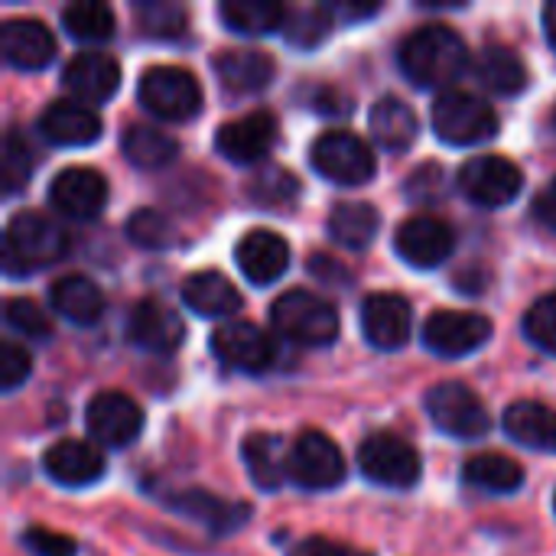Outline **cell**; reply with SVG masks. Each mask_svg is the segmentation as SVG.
<instances>
[{
	"mask_svg": "<svg viewBox=\"0 0 556 556\" xmlns=\"http://www.w3.org/2000/svg\"><path fill=\"white\" fill-rule=\"evenodd\" d=\"M534 218H538L541 225H547L551 231H556V176L554 182L534 199Z\"/></svg>",
	"mask_w": 556,
	"mask_h": 556,
	"instance_id": "obj_49",
	"label": "cell"
},
{
	"mask_svg": "<svg viewBox=\"0 0 556 556\" xmlns=\"http://www.w3.org/2000/svg\"><path fill=\"white\" fill-rule=\"evenodd\" d=\"M368 124H371V137L391 153L410 150L420 137V121H417L414 108L401 98H381L371 108Z\"/></svg>",
	"mask_w": 556,
	"mask_h": 556,
	"instance_id": "obj_28",
	"label": "cell"
},
{
	"mask_svg": "<svg viewBox=\"0 0 556 556\" xmlns=\"http://www.w3.org/2000/svg\"><path fill=\"white\" fill-rule=\"evenodd\" d=\"M215 78L225 94H257L274 81V59L261 49H222L212 59Z\"/></svg>",
	"mask_w": 556,
	"mask_h": 556,
	"instance_id": "obj_22",
	"label": "cell"
},
{
	"mask_svg": "<svg viewBox=\"0 0 556 556\" xmlns=\"http://www.w3.org/2000/svg\"><path fill=\"white\" fill-rule=\"evenodd\" d=\"M287 42L296 49H313L332 33V10L329 7H293L283 20Z\"/></svg>",
	"mask_w": 556,
	"mask_h": 556,
	"instance_id": "obj_37",
	"label": "cell"
},
{
	"mask_svg": "<svg viewBox=\"0 0 556 556\" xmlns=\"http://www.w3.org/2000/svg\"><path fill=\"white\" fill-rule=\"evenodd\" d=\"M212 352L218 362H225L228 368L235 371H248V375H261L274 365L277 358V349H274V339L254 326V323H244V319H231V323H222L215 332H212Z\"/></svg>",
	"mask_w": 556,
	"mask_h": 556,
	"instance_id": "obj_13",
	"label": "cell"
},
{
	"mask_svg": "<svg viewBox=\"0 0 556 556\" xmlns=\"http://www.w3.org/2000/svg\"><path fill=\"white\" fill-rule=\"evenodd\" d=\"M463 479L479 489V492H492V495H511L525 485V469L502 453H479L463 466Z\"/></svg>",
	"mask_w": 556,
	"mask_h": 556,
	"instance_id": "obj_34",
	"label": "cell"
},
{
	"mask_svg": "<svg viewBox=\"0 0 556 556\" xmlns=\"http://www.w3.org/2000/svg\"><path fill=\"white\" fill-rule=\"evenodd\" d=\"M397 62L414 85L446 88L469 68V46L456 29L443 23H427L401 42Z\"/></svg>",
	"mask_w": 556,
	"mask_h": 556,
	"instance_id": "obj_1",
	"label": "cell"
},
{
	"mask_svg": "<svg viewBox=\"0 0 556 556\" xmlns=\"http://www.w3.org/2000/svg\"><path fill=\"white\" fill-rule=\"evenodd\" d=\"M309 163L323 179L339 182V186H362L378 169L371 147L349 130L319 134L309 147Z\"/></svg>",
	"mask_w": 556,
	"mask_h": 556,
	"instance_id": "obj_8",
	"label": "cell"
},
{
	"mask_svg": "<svg viewBox=\"0 0 556 556\" xmlns=\"http://www.w3.org/2000/svg\"><path fill=\"white\" fill-rule=\"evenodd\" d=\"M39 134L55 147H88L101 137V117L81 101H52L39 114Z\"/></svg>",
	"mask_w": 556,
	"mask_h": 556,
	"instance_id": "obj_24",
	"label": "cell"
},
{
	"mask_svg": "<svg viewBox=\"0 0 556 556\" xmlns=\"http://www.w3.org/2000/svg\"><path fill=\"white\" fill-rule=\"evenodd\" d=\"M521 329H525V339H528L534 349H541V352H547V355H556V293L538 300V303L528 309Z\"/></svg>",
	"mask_w": 556,
	"mask_h": 556,
	"instance_id": "obj_42",
	"label": "cell"
},
{
	"mask_svg": "<svg viewBox=\"0 0 556 556\" xmlns=\"http://www.w3.org/2000/svg\"><path fill=\"white\" fill-rule=\"evenodd\" d=\"M277 134H280V124L270 111H251L218 127L215 150L231 163H257L274 150Z\"/></svg>",
	"mask_w": 556,
	"mask_h": 556,
	"instance_id": "obj_16",
	"label": "cell"
},
{
	"mask_svg": "<svg viewBox=\"0 0 556 556\" xmlns=\"http://www.w3.org/2000/svg\"><path fill=\"white\" fill-rule=\"evenodd\" d=\"M326 228L336 244H342L349 251H365L381 228V215L368 202H339V205H332Z\"/></svg>",
	"mask_w": 556,
	"mask_h": 556,
	"instance_id": "obj_31",
	"label": "cell"
},
{
	"mask_svg": "<svg viewBox=\"0 0 556 556\" xmlns=\"http://www.w3.org/2000/svg\"><path fill=\"white\" fill-rule=\"evenodd\" d=\"M492 339V323L482 313L437 309L424 323V345L440 358H463Z\"/></svg>",
	"mask_w": 556,
	"mask_h": 556,
	"instance_id": "obj_11",
	"label": "cell"
},
{
	"mask_svg": "<svg viewBox=\"0 0 556 556\" xmlns=\"http://www.w3.org/2000/svg\"><path fill=\"white\" fill-rule=\"evenodd\" d=\"M166 508L176 515H186L199 525H205L212 534H231L244 525V518L251 515L248 505H235V502H222L212 492L202 489H186V492H173V498H166Z\"/></svg>",
	"mask_w": 556,
	"mask_h": 556,
	"instance_id": "obj_26",
	"label": "cell"
},
{
	"mask_svg": "<svg viewBox=\"0 0 556 556\" xmlns=\"http://www.w3.org/2000/svg\"><path fill=\"white\" fill-rule=\"evenodd\" d=\"M358 466L368 482H375L381 489H394V492L414 489L424 476L420 453L394 433L365 437L358 446Z\"/></svg>",
	"mask_w": 556,
	"mask_h": 556,
	"instance_id": "obj_6",
	"label": "cell"
},
{
	"mask_svg": "<svg viewBox=\"0 0 556 556\" xmlns=\"http://www.w3.org/2000/svg\"><path fill=\"white\" fill-rule=\"evenodd\" d=\"M62 88L72 94V101L81 104H104L121 88V65L108 52H78L62 68Z\"/></svg>",
	"mask_w": 556,
	"mask_h": 556,
	"instance_id": "obj_15",
	"label": "cell"
},
{
	"mask_svg": "<svg viewBox=\"0 0 556 556\" xmlns=\"http://www.w3.org/2000/svg\"><path fill=\"white\" fill-rule=\"evenodd\" d=\"M459 189L479 208H505L521 195L525 173L508 156L482 153L459 169Z\"/></svg>",
	"mask_w": 556,
	"mask_h": 556,
	"instance_id": "obj_10",
	"label": "cell"
},
{
	"mask_svg": "<svg viewBox=\"0 0 556 556\" xmlns=\"http://www.w3.org/2000/svg\"><path fill=\"white\" fill-rule=\"evenodd\" d=\"M3 59L20 72H39L55 59V39L42 20H7L0 29Z\"/></svg>",
	"mask_w": 556,
	"mask_h": 556,
	"instance_id": "obj_23",
	"label": "cell"
},
{
	"mask_svg": "<svg viewBox=\"0 0 556 556\" xmlns=\"http://www.w3.org/2000/svg\"><path fill=\"white\" fill-rule=\"evenodd\" d=\"M544 33H547V42L556 49V0L544 7Z\"/></svg>",
	"mask_w": 556,
	"mask_h": 556,
	"instance_id": "obj_51",
	"label": "cell"
},
{
	"mask_svg": "<svg viewBox=\"0 0 556 556\" xmlns=\"http://www.w3.org/2000/svg\"><path fill=\"white\" fill-rule=\"evenodd\" d=\"M85 427L94 443L108 450L130 446L143 430V410L134 397L121 391H101L85 407Z\"/></svg>",
	"mask_w": 556,
	"mask_h": 556,
	"instance_id": "obj_12",
	"label": "cell"
},
{
	"mask_svg": "<svg viewBox=\"0 0 556 556\" xmlns=\"http://www.w3.org/2000/svg\"><path fill=\"white\" fill-rule=\"evenodd\" d=\"M287 556H371L365 551H355L349 544H339V541H329V538H306L300 541Z\"/></svg>",
	"mask_w": 556,
	"mask_h": 556,
	"instance_id": "obj_47",
	"label": "cell"
},
{
	"mask_svg": "<svg viewBox=\"0 0 556 556\" xmlns=\"http://www.w3.org/2000/svg\"><path fill=\"white\" fill-rule=\"evenodd\" d=\"M29 173H33V150H29V143H26L16 130H10L7 140H3V160H0V182H3V192H7V195L20 192V189L26 186Z\"/></svg>",
	"mask_w": 556,
	"mask_h": 556,
	"instance_id": "obj_40",
	"label": "cell"
},
{
	"mask_svg": "<svg viewBox=\"0 0 556 556\" xmlns=\"http://www.w3.org/2000/svg\"><path fill=\"white\" fill-rule=\"evenodd\" d=\"M287 479L306 492H329L345 482V456L326 433L306 430L287 453Z\"/></svg>",
	"mask_w": 556,
	"mask_h": 556,
	"instance_id": "obj_9",
	"label": "cell"
},
{
	"mask_svg": "<svg viewBox=\"0 0 556 556\" xmlns=\"http://www.w3.org/2000/svg\"><path fill=\"white\" fill-rule=\"evenodd\" d=\"M121 153L137 169H163L176 160L179 147L166 130H156L150 124H130L121 134Z\"/></svg>",
	"mask_w": 556,
	"mask_h": 556,
	"instance_id": "obj_33",
	"label": "cell"
},
{
	"mask_svg": "<svg viewBox=\"0 0 556 556\" xmlns=\"http://www.w3.org/2000/svg\"><path fill=\"white\" fill-rule=\"evenodd\" d=\"M551 124H554V130H556V108H554V114H551Z\"/></svg>",
	"mask_w": 556,
	"mask_h": 556,
	"instance_id": "obj_52",
	"label": "cell"
},
{
	"mask_svg": "<svg viewBox=\"0 0 556 556\" xmlns=\"http://www.w3.org/2000/svg\"><path fill=\"white\" fill-rule=\"evenodd\" d=\"M114 10L101 0H75L62 10V26L72 39L104 42L114 36Z\"/></svg>",
	"mask_w": 556,
	"mask_h": 556,
	"instance_id": "obj_36",
	"label": "cell"
},
{
	"mask_svg": "<svg viewBox=\"0 0 556 556\" xmlns=\"http://www.w3.org/2000/svg\"><path fill=\"white\" fill-rule=\"evenodd\" d=\"M20 544L33 556H78V544L68 534L49 531V528H26Z\"/></svg>",
	"mask_w": 556,
	"mask_h": 556,
	"instance_id": "obj_44",
	"label": "cell"
},
{
	"mask_svg": "<svg viewBox=\"0 0 556 556\" xmlns=\"http://www.w3.org/2000/svg\"><path fill=\"white\" fill-rule=\"evenodd\" d=\"M274 329L293 345L326 349L339 339V309L313 290H287L270 306Z\"/></svg>",
	"mask_w": 556,
	"mask_h": 556,
	"instance_id": "obj_3",
	"label": "cell"
},
{
	"mask_svg": "<svg viewBox=\"0 0 556 556\" xmlns=\"http://www.w3.org/2000/svg\"><path fill=\"white\" fill-rule=\"evenodd\" d=\"M446 176L440 173V166H424L420 173L410 176L407 182V195L417 202H437L440 195H446Z\"/></svg>",
	"mask_w": 556,
	"mask_h": 556,
	"instance_id": "obj_46",
	"label": "cell"
},
{
	"mask_svg": "<svg viewBox=\"0 0 556 556\" xmlns=\"http://www.w3.org/2000/svg\"><path fill=\"white\" fill-rule=\"evenodd\" d=\"M46 476L62 489H88L104 476V453L88 440H59L42 456Z\"/></svg>",
	"mask_w": 556,
	"mask_h": 556,
	"instance_id": "obj_20",
	"label": "cell"
},
{
	"mask_svg": "<svg viewBox=\"0 0 556 556\" xmlns=\"http://www.w3.org/2000/svg\"><path fill=\"white\" fill-rule=\"evenodd\" d=\"M472 68H476V78L485 91L511 98V94L528 88V65L508 46H485L479 52V59L472 62Z\"/></svg>",
	"mask_w": 556,
	"mask_h": 556,
	"instance_id": "obj_30",
	"label": "cell"
},
{
	"mask_svg": "<svg viewBox=\"0 0 556 556\" xmlns=\"http://www.w3.org/2000/svg\"><path fill=\"white\" fill-rule=\"evenodd\" d=\"M505 433L538 453H556V410L538 401H518L502 417Z\"/></svg>",
	"mask_w": 556,
	"mask_h": 556,
	"instance_id": "obj_27",
	"label": "cell"
},
{
	"mask_svg": "<svg viewBox=\"0 0 556 556\" xmlns=\"http://www.w3.org/2000/svg\"><path fill=\"white\" fill-rule=\"evenodd\" d=\"M362 332L381 352H397L410 342V303L397 293H371L362 303Z\"/></svg>",
	"mask_w": 556,
	"mask_h": 556,
	"instance_id": "obj_18",
	"label": "cell"
},
{
	"mask_svg": "<svg viewBox=\"0 0 556 556\" xmlns=\"http://www.w3.org/2000/svg\"><path fill=\"white\" fill-rule=\"evenodd\" d=\"M127 339L150 355H169L182 345L186 326L169 306L156 300H140L127 316Z\"/></svg>",
	"mask_w": 556,
	"mask_h": 556,
	"instance_id": "obj_21",
	"label": "cell"
},
{
	"mask_svg": "<svg viewBox=\"0 0 556 556\" xmlns=\"http://www.w3.org/2000/svg\"><path fill=\"white\" fill-rule=\"evenodd\" d=\"M218 16L228 29L241 36H264L283 26L287 7L270 3V0H228V3H218Z\"/></svg>",
	"mask_w": 556,
	"mask_h": 556,
	"instance_id": "obj_35",
	"label": "cell"
},
{
	"mask_svg": "<svg viewBox=\"0 0 556 556\" xmlns=\"http://www.w3.org/2000/svg\"><path fill=\"white\" fill-rule=\"evenodd\" d=\"M108 179L91 166H68L49 186V205L65 218H94L108 202Z\"/></svg>",
	"mask_w": 556,
	"mask_h": 556,
	"instance_id": "obj_17",
	"label": "cell"
},
{
	"mask_svg": "<svg viewBox=\"0 0 556 556\" xmlns=\"http://www.w3.org/2000/svg\"><path fill=\"white\" fill-rule=\"evenodd\" d=\"M424 407H427L433 427L456 440H479L492 427V417H489L482 397L463 381H443V384L430 388L424 397Z\"/></svg>",
	"mask_w": 556,
	"mask_h": 556,
	"instance_id": "obj_7",
	"label": "cell"
},
{
	"mask_svg": "<svg viewBox=\"0 0 556 556\" xmlns=\"http://www.w3.org/2000/svg\"><path fill=\"white\" fill-rule=\"evenodd\" d=\"M235 261L244 280H251L254 287H270L290 267V244L270 228H251L235 244Z\"/></svg>",
	"mask_w": 556,
	"mask_h": 556,
	"instance_id": "obj_19",
	"label": "cell"
},
{
	"mask_svg": "<svg viewBox=\"0 0 556 556\" xmlns=\"http://www.w3.org/2000/svg\"><path fill=\"white\" fill-rule=\"evenodd\" d=\"M49 303L52 309L75 323V326H91L101 319L104 313V296L101 290L94 287V280L88 277H78V274H68V277H59L52 287H49Z\"/></svg>",
	"mask_w": 556,
	"mask_h": 556,
	"instance_id": "obj_29",
	"label": "cell"
},
{
	"mask_svg": "<svg viewBox=\"0 0 556 556\" xmlns=\"http://www.w3.org/2000/svg\"><path fill=\"white\" fill-rule=\"evenodd\" d=\"M248 195L251 202L270 208V212H280V208H290L296 199H300V182L293 173L280 169V166H267L261 176H254L248 182Z\"/></svg>",
	"mask_w": 556,
	"mask_h": 556,
	"instance_id": "obj_38",
	"label": "cell"
},
{
	"mask_svg": "<svg viewBox=\"0 0 556 556\" xmlns=\"http://www.w3.org/2000/svg\"><path fill=\"white\" fill-rule=\"evenodd\" d=\"M179 296H182V306L202 319H225L241 309V293L218 270L189 274L179 287Z\"/></svg>",
	"mask_w": 556,
	"mask_h": 556,
	"instance_id": "obj_25",
	"label": "cell"
},
{
	"mask_svg": "<svg viewBox=\"0 0 556 556\" xmlns=\"http://www.w3.org/2000/svg\"><path fill=\"white\" fill-rule=\"evenodd\" d=\"M65 235L39 212H16L3 231V274L26 277L65 254Z\"/></svg>",
	"mask_w": 556,
	"mask_h": 556,
	"instance_id": "obj_2",
	"label": "cell"
},
{
	"mask_svg": "<svg viewBox=\"0 0 556 556\" xmlns=\"http://www.w3.org/2000/svg\"><path fill=\"white\" fill-rule=\"evenodd\" d=\"M3 319H7V326L16 332V336H23V339H49L52 336V323H49V316L33 303V300H26V296H13V300H7L3 303Z\"/></svg>",
	"mask_w": 556,
	"mask_h": 556,
	"instance_id": "obj_41",
	"label": "cell"
},
{
	"mask_svg": "<svg viewBox=\"0 0 556 556\" xmlns=\"http://www.w3.org/2000/svg\"><path fill=\"white\" fill-rule=\"evenodd\" d=\"M127 238L147 251H166L176 244V225L156 208H137L127 218Z\"/></svg>",
	"mask_w": 556,
	"mask_h": 556,
	"instance_id": "obj_39",
	"label": "cell"
},
{
	"mask_svg": "<svg viewBox=\"0 0 556 556\" xmlns=\"http://www.w3.org/2000/svg\"><path fill=\"white\" fill-rule=\"evenodd\" d=\"M140 26L147 36L176 39L186 33V10L179 3H140Z\"/></svg>",
	"mask_w": 556,
	"mask_h": 556,
	"instance_id": "obj_43",
	"label": "cell"
},
{
	"mask_svg": "<svg viewBox=\"0 0 556 556\" xmlns=\"http://www.w3.org/2000/svg\"><path fill=\"white\" fill-rule=\"evenodd\" d=\"M554 511H556V495H554Z\"/></svg>",
	"mask_w": 556,
	"mask_h": 556,
	"instance_id": "obj_53",
	"label": "cell"
},
{
	"mask_svg": "<svg viewBox=\"0 0 556 556\" xmlns=\"http://www.w3.org/2000/svg\"><path fill=\"white\" fill-rule=\"evenodd\" d=\"M313 108L319 114H329V117H339V114L345 117V114H352V98L342 94L339 88H319L313 94Z\"/></svg>",
	"mask_w": 556,
	"mask_h": 556,
	"instance_id": "obj_48",
	"label": "cell"
},
{
	"mask_svg": "<svg viewBox=\"0 0 556 556\" xmlns=\"http://www.w3.org/2000/svg\"><path fill=\"white\" fill-rule=\"evenodd\" d=\"M329 10L332 16H342V20H365V16H375L381 7L378 3H332Z\"/></svg>",
	"mask_w": 556,
	"mask_h": 556,
	"instance_id": "obj_50",
	"label": "cell"
},
{
	"mask_svg": "<svg viewBox=\"0 0 556 556\" xmlns=\"http://www.w3.org/2000/svg\"><path fill=\"white\" fill-rule=\"evenodd\" d=\"M137 101L160 121H192L202 111V85L179 65H153L137 81Z\"/></svg>",
	"mask_w": 556,
	"mask_h": 556,
	"instance_id": "obj_4",
	"label": "cell"
},
{
	"mask_svg": "<svg viewBox=\"0 0 556 556\" xmlns=\"http://www.w3.org/2000/svg\"><path fill=\"white\" fill-rule=\"evenodd\" d=\"M29 371H33V358H29V352L23 349V345H16V342H3L0 345V388L10 394V391H16L26 378H29Z\"/></svg>",
	"mask_w": 556,
	"mask_h": 556,
	"instance_id": "obj_45",
	"label": "cell"
},
{
	"mask_svg": "<svg viewBox=\"0 0 556 556\" xmlns=\"http://www.w3.org/2000/svg\"><path fill=\"white\" fill-rule=\"evenodd\" d=\"M453 248H456V235L437 215H414V218L401 222V228L394 235L397 257L420 270L440 267L453 254Z\"/></svg>",
	"mask_w": 556,
	"mask_h": 556,
	"instance_id": "obj_14",
	"label": "cell"
},
{
	"mask_svg": "<svg viewBox=\"0 0 556 556\" xmlns=\"http://www.w3.org/2000/svg\"><path fill=\"white\" fill-rule=\"evenodd\" d=\"M287 453L280 437H270V433H251L244 443H241V459L248 466V476L257 489L264 492H274L283 485L287 479Z\"/></svg>",
	"mask_w": 556,
	"mask_h": 556,
	"instance_id": "obj_32",
	"label": "cell"
},
{
	"mask_svg": "<svg viewBox=\"0 0 556 556\" xmlns=\"http://www.w3.org/2000/svg\"><path fill=\"white\" fill-rule=\"evenodd\" d=\"M433 130L450 147H472L498 134V114L485 98L453 88L433 104Z\"/></svg>",
	"mask_w": 556,
	"mask_h": 556,
	"instance_id": "obj_5",
	"label": "cell"
}]
</instances>
